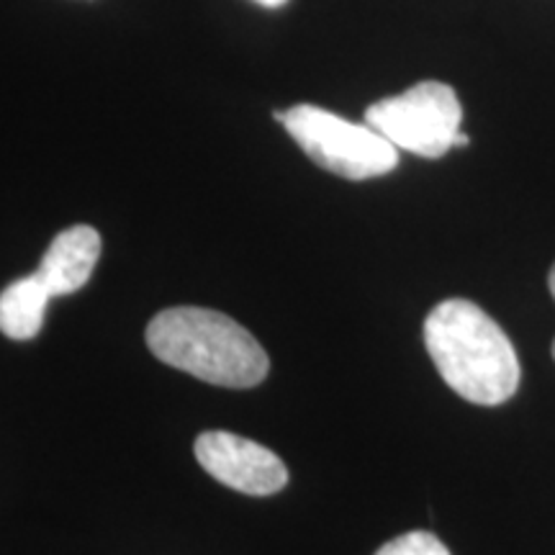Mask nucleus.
Here are the masks:
<instances>
[{
	"label": "nucleus",
	"mask_w": 555,
	"mask_h": 555,
	"mask_svg": "<svg viewBox=\"0 0 555 555\" xmlns=\"http://www.w3.org/2000/svg\"><path fill=\"white\" fill-rule=\"evenodd\" d=\"M463 108L446 82H416L404 93L384 99L365 111V124L384 134L397 150L437 159L455 147Z\"/></svg>",
	"instance_id": "nucleus-4"
},
{
	"label": "nucleus",
	"mask_w": 555,
	"mask_h": 555,
	"mask_svg": "<svg viewBox=\"0 0 555 555\" xmlns=\"http://www.w3.org/2000/svg\"><path fill=\"white\" fill-rule=\"evenodd\" d=\"M425 345L442 380L470 404L499 406L517 393L515 347L474 301L448 298L437 304L425 319Z\"/></svg>",
	"instance_id": "nucleus-1"
},
{
	"label": "nucleus",
	"mask_w": 555,
	"mask_h": 555,
	"mask_svg": "<svg viewBox=\"0 0 555 555\" xmlns=\"http://www.w3.org/2000/svg\"><path fill=\"white\" fill-rule=\"evenodd\" d=\"M470 144V137L468 134H463V131H457V137H455V147H468Z\"/></svg>",
	"instance_id": "nucleus-11"
},
{
	"label": "nucleus",
	"mask_w": 555,
	"mask_h": 555,
	"mask_svg": "<svg viewBox=\"0 0 555 555\" xmlns=\"http://www.w3.org/2000/svg\"><path fill=\"white\" fill-rule=\"evenodd\" d=\"M376 555H450V551L433 532L416 530L388 540L386 545L378 547Z\"/></svg>",
	"instance_id": "nucleus-8"
},
{
	"label": "nucleus",
	"mask_w": 555,
	"mask_h": 555,
	"mask_svg": "<svg viewBox=\"0 0 555 555\" xmlns=\"http://www.w3.org/2000/svg\"><path fill=\"white\" fill-rule=\"evenodd\" d=\"M255 3L266 5V9H281V5L288 3V0H255Z\"/></svg>",
	"instance_id": "nucleus-10"
},
{
	"label": "nucleus",
	"mask_w": 555,
	"mask_h": 555,
	"mask_svg": "<svg viewBox=\"0 0 555 555\" xmlns=\"http://www.w3.org/2000/svg\"><path fill=\"white\" fill-rule=\"evenodd\" d=\"M283 127L319 168L345 180L388 176L399 165V150L367 124H352L327 108L298 103L283 111Z\"/></svg>",
	"instance_id": "nucleus-3"
},
{
	"label": "nucleus",
	"mask_w": 555,
	"mask_h": 555,
	"mask_svg": "<svg viewBox=\"0 0 555 555\" xmlns=\"http://www.w3.org/2000/svg\"><path fill=\"white\" fill-rule=\"evenodd\" d=\"M196 461L208 476L247 496H270L286 489L288 468L273 450L232 433L196 437Z\"/></svg>",
	"instance_id": "nucleus-5"
},
{
	"label": "nucleus",
	"mask_w": 555,
	"mask_h": 555,
	"mask_svg": "<svg viewBox=\"0 0 555 555\" xmlns=\"http://www.w3.org/2000/svg\"><path fill=\"white\" fill-rule=\"evenodd\" d=\"M547 288H551V294L555 298V266L551 268V273H547ZM553 360H555V343H553Z\"/></svg>",
	"instance_id": "nucleus-9"
},
{
	"label": "nucleus",
	"mask_w": 555,
	"mask_h": 555,
	"mask_svg": "<svg viewBox=\"0 0 555 555\" xmlns=\"http://www.w3.org/2000/svg\"><path fill=\"white\" fill-rule=\"evenodd\" d=\"M152 356L221 388H253L266 380L270 360L258 339L221 311L165 309L147 327Z\"/></svg>",
	"instance_id": "nucleus-2"
},
{
	"label": "nucleus",
	"mask_w": 555,
	"mask_h": 555,
	"mask_svg": "<svg viewBox=\"0 0 555 555\" xmlns=\"http://www.w3.org/2000/svg\"><path fill=\"white\" fill-rule=\"evenodd\" d=\"M50 288L37 273L18 278L0 294V332L9 339H34L44 324Z\"/></svg>",
	"instance_id": "nucleus-7"
},
{
	"label": "nucleus",
	"mask_w": 555,
	"mask_h": 555,
	"mask_svg": "<svg viewBox=\"0 0 555 555\" xmlns=\"http://www.w3.org/2000/svg\"><path fill=\"white\" fill-rule=\"evenodd\" d=\"M101 258V234L93 227L78 224L60 232L41 258L37 275L52 296L78 294L93 275Z\"/></svg>",
	"instance_id": "nucleus-6"
}]
</instances>
